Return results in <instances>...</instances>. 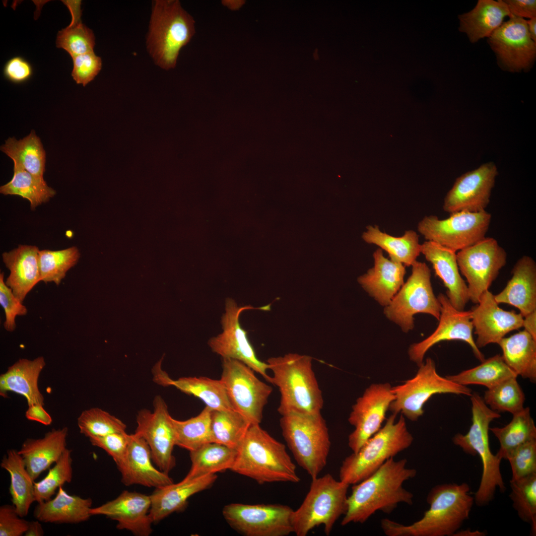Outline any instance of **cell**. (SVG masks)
I'll return each mask as SVG.
<instances>
[{
	"mask_svg": "<svg viewBox=\"0 0 536 536\" xmlns=\"http://www.w3.org/2000/svg\"><path fill=\"white\" fill-rule=\"evenodd\" d=\"M17 512L14 506L4 504L0 507V536H21L24 535L29 521Z\"/></svg>",
	"mask_w": 536,
	"mask_h": 536,
	"instance_id": "55",
	"label": "cell"
},
{
	"mask_svg": "<svg viewBox=\"0 0 536 536\" xmlns=\"http://www.w3.org/2000/svg\"><path fill=\"white\" fill-rule=\"evenodd\" d=\"M411 266L410 276L384 311L388 319L405 333L413 328L415 314H428L438 320L440 315V304L433 291L430 269L425 263L417 261Z\"/></svg>",
	"mask_w": 536,
	"mask_h": 536,
	"instance_id": "11",
	"label": "cell"
},
{
	"mask_svg": "<svg viewBox=\"0 0 536 536\" xmlns=\"http://www.w3.org/2000/svg\"><path fill=\"white\" fill-rule=\"evenodd\" d=\"M470 310L471 321L478 348L490 343H498L509 333L523 327V317L515 311L501 308L489 290Z\"/></svg>",
	"mask_w": 536,
	"mask_h": 536,
	"instance_id": "22",
	"label": "cell"
},
{
	"mask_svg": "<svg viewBox=\"0 0 536 536\" xmlns=\"http://www.w3.org/2000/svg\"><path fill=\"white\" fill-rule=\"evenodd\" d=\"M0 150L13 161L37 179L44 180L46 152L40 138L32 130L19 140L9 137L0 146Z\"/></svg>",
	"mask_w": 536,
	"mask_h": 536,
	"instance_id": "38",
	"label": "cell"
},
{
	"mask_svg": "<svg viewBox=\"0 0 536 536\" xmlns=\"http://www.w3.org/2000/svg\"><path fill=\"white\" fill-rule=\"evenodd\" d=\"M395 396L389 410L392 413H401L409 420L416 421L424 412V404L433 395L453 394L470 396L472 390L466 386L441 376L437 372L435 362L426 359L419 366L414 377L403 384L392 387Z\"/></svg>",
	"mask_w": 536,
	"mask_h": 536,
	"instance_id": "10",
	"label": "cell"
},
{
	"mask_svg": "<svg viewBox=\"0 0 536 536\" xmlns=\"http://www.w3.org/2000/svg\"><path fill=\"white\" fill-rule=\"evenodd\" d=\"M498 174L495 164L489 162L458 177L445 197L444 210L450 214L486 210Z\"/></svg>",
	"mask_w": 536,
	"mask_h": 536,
	"instance_id": "20",
	"label": "cell"
},
{
	"mask_svg": "<svg viewBox=\"0 0 536 536\" xmlns=\"http://www.w3.org/2000/svg\"><path fill=\"white\" fill-rule=\"evenodd\" d=\"M46 365L43 356L33 360L20 358L0 376V395L7 397L8 392L23 396L28 405H44V398L38 387L40 374Z\"/></svg>",
	"mask_w": 536,
	"mask_h": 536,
	"instance_id": "32",
	"label": "cell"
},
{
	"mask_svg": "<svg viewBox=\"0 0 536 536\" xmlns=\"http://www.w3.org/2000/svg\"><path fill=\"white\" fill-rule=\"evenodd\" d=\"M33 69L30 63L21 57H14L9 60L3 68L5 77L15 83H21L30 79Z\"/></svg>",
	"mask_w": 536,
	"mask_h": 536,
	"instance_id": "56",
	"label": "cell"
},
{
	"mask_svg": "<svg viewBox=\"0 0 536 536\" xmlns=\"http://www.w3.org/2000/svg\"><path fill=\"white\" fill-rule=\"evenodd\" d=\"M26 418L39 422L45 425H51L52 418L50 414L44 409L43 405L33 404L28 406L25 412Z\"/></svg>",
	"mask_w": 536,
	"mask_h": 536,
	"instance_id": "58",
	"label": "cell"
},
{
	"mask_svg": "<svg viewBox=\"0 0 536 536\" xmlns=\"http://www.w3.org/2000/svg\"><path fill=\"white\" fill-rule=\"evenodd\" d=\"M130 434L125 432L112 433L102 437L90 438L91 444L104 450L114 461L117 467L123 461L129 442Z\"/></svg>",
	"mask_w": 536,
	"mask_h": 536,
	"instance_id": "54",
	"label": "cell"
},
{
	"mask_svg": "<svg viewBox=\"0 0 536 536\" xmlns=\"http://www.w3.org/2000/svg\"><path fill=\"white\" fill-rule=\"evenodd\" d=\"M395 396L388 383L373 384L352 405L348 422L354 427L348 444L353 453L357 452L381 428L386 412Z\"/></svg>",
	"mask_w": 536,
	"mask_h": 536,
	"instance_id": "18",
	"label": "cell"
},
{
	"mask_svg": "<svg viewBox=\"0 0 536 536\" xmlns=\"http://www.w3.org/2000/svg\"><path fill=\"white\" fill-rule=\"evenodd\" d=\"M72 58L71 75L77 84L85 86L94 79L102 68V60L94 51L76 56Z\"/></svg>",
	"mask_w": 536,
	"mask_h": 536,
	"instance_id": "53",
	"label": "cell"
},
{
	"mask_svg": "<svg viewBox=\"0 0 536 536\" xmlns=\"http://www.w3.org/2000/svg\"><path fill=\"white\" fill-rule=\"evenodd\" d=\"M465 482L443 483L433 487L427 496L429 508L409 525L388 519L381 522L388 536H453L469 517L474 503Z\"/></svg>",
	"mask_w": 536,
	"mask_h": 536,
	"instance_id": "2",
	"label": "cell"
},
{
	"mask_svg": "<svg viewBox=\"0 0 536 536\" xmlns=\"http://www.w3.org/2000/svg\"><path fill=\"white\" fill-rule=\"evenodd\" d=\"M506 16L511 17L508 6L502 0H479L471 11L460 15L459 30L466 33L472 43L489 37L503 23Z\"/></svg>",
	"mask_w": 536,
	"mask_h": 536,
	"instance_id": "34",
	"label": "cell"
},
{
	"mask_svg": "<svg viewBox=\"0 0 536 536\" xmlns=\"http://www.w3.org/2000/svg\"><path fill=\"white\" fill-rule=\"evenodd\" d=\"M349 486L330 473L312 479L302 503L293 510V533L297 536H306L322 525L325 534L330 535L336 522L346 512Z\"/></svg>",
	"mask_w": 536,
	"mask_h": 536,
	"instance_id": "9",
	"label": "cell"
},
{
	"mask_svg": "<svg viewBox=\"0 0 536 536\" xmlns=\"http://www.w3.org/2000/svg\"><path fill=\"white\" fill-rule=\"evenodd\" d=\"M221 2L223 5L231 10H239L245 3V1L243 0H224Z\"/></svg>",
	"mask_w": 536,
	"mask_h": 536,
	"instance_id": "61",
	"label": "cell"
},
{
	"mask_svg": "<svg viewBox=\"0 0 536 536\" xmlns=\"http://www.w3.org/2000/svg\"><path fill=\"white\" fill-rule=\"evenodd\" d=\"M195 23L179 0L153 1L146 47L156 65L166 70L175 67L181 50L195 33Z\"/></svg>",
	"mask_w": 536,
	"mask_h": 536,
	"instance_id": "6",
	"label": "cell"
},
{
	"mask_svg": "<svg viewBox=\"0 0 536 536\" xmlns=\"http://www.w3.org/2000/svg\"><path fill=\"white\" fill-rule=\"evenodd\" d=\"M150 495L125 490L115 499L91 508L93 515H103L116 521L119 530L130 531L137 536H148L152 532L150 517Z\"/></svg>",
	"mask_w": 536,
	"mask_h": 536,
	"instance_id": "23",
	"label": "cell"
},
{
	"mask_svg": "<svg viewBox=\"0 0 536 536\" xmlns=\"http://www.w3.org/2000/svg\"><path fill=\"white\" fill-rule=\"evenodd\" d=\"M512 16L521 18L536 17V1L535 0H505Z\"/></svg>",
	"mask_w": 536,
	"mask_h": 536,
	"instance_id": "57",
	"label": "cell"
},
{
	"mask_svg": "<svg viewBox=\"0 0 536 536\" xmlns=\"http://www.w3.org/2000/svg\"><path fill=\"white\" fill-rule=\"evenodd\" d=\"M510 498L519 518L531 526V534H536V473L518 479H511Z\"/></svg>",
	"mask_w": 536,
	"mask_h": 536,
	"instance_id": "47",
	"label": "cell"
},
{
	"mask_svg": "<svg viewBox=\"0 0 536 536\" xmlns=\"http://www.w3.org/2000/svg\"><path fill=\"white\" fill-rule=\"evenodd\" d=\"M456 255L459 270L467 281L469 300L477 304L506 264L507 253L495 238L485 237Z\"/></svg>",
	"mask_w": 536,
	"mask_h": 536,
	"instance_id": "14",
	"label": "cell"
},
{
	"mask_svg": "<svg viewBox=\"0 0 536 536\" xmlns=\"http://www.w3.org/2000/svg\"><path fill=\"white\" fill-rule=\"evenodd\" d=\"M153 411L140 410L136 416L135 433L148 444L154 463L161 471L169 474L176 465L173 455L175 436L167 405L160 396L153 400Z\"/></svg>",
	"mask_w": 536,
	"mask_h": 536,
	"instance_id": "17",
	"label": "cell"
},
{
	"mask_svg": "<svg viewBox=\"0 0 536 536\" xmlns=\"http://www.w3.org/2000/svg\"><path fill=\"white\" fill-rule=\"evenodd\" d=\"M293 510L280 504L225 505L222 513L228 524L246 536H287L293 533Z\"/></svg>",
	"mask_w": 536,
	"mask_h": 536,
	"instance_id": "15",
	"label": "cell"
},
{
	"mask_svg": "<svg viewBox=\"0 0 536 536\" xmlns=\"http://www.w3.org/2000/svg\"><path fill=\"white\" fill-rule=\"evenodd\" d=\"M523 327L536 339V310L523 317Z\"/></svg>",
	"mask_w": 536,
	"mask_h": 536,
	"instance_id": "59",
	"label": "cell"
},
{
	"mask_svg": "<svg viewBox=\"0 0 536 536\" xmlns=\"http://www.w3.org/2000/svg\"><path fill=\"white\" fill-rule=\"evenodd\" d=\"M528 31L532 39L536 42V17L527 21Z\"/></svg>",
	"mask_w": 536,
	"mask_h": 536,
	"instance_id": "63",
	"label": "cell"
},
{
	"mask_svg": "<svg viewBox=\"0 0 536 536\" xmlns=\"http://www.w3.org/2000/svg\"><path fill=\"white\" fill-rule=\"evenodd\" d=\"M92 504L90 498L70 495L61 486L54 498L38 503L33 515L46 523L78 524L90 519Z\"/></svg>",
	"mask_w": 536,
	"mask_h": 536,
	"instance_id": "33",
	"label": "cell"
},
{
	"mask_svg": "<svg viewBox=\"0 0 536 536\" xmlns=\"http://www.w3.org/2000/svg\"><path fill=\"white\" fill-rule=\"evenodd\" d=\"M150 448L145 440L135 434H130L127 453L117 467L122 482L126 486L134 484L159 488L173 483L167 474L152 465Z\"/></svg>",
	"mask_w": 536,
	"mask_h": 536,
	"instance_id": "24",
	"label": "cell"
},
{
	"mask_svg": "<svg viewBox=\"0 0 536 536\" xmlns=\"http://www.w3.org/2000/svg\"><path fill=\"white\" fill-rule=\"evenodd\" d=\"M0 304L5 314L4 328L8 332H13L16 328V317L26 315L27 309L5 284L3 272L0 274Z\"/></svg>",
	"mask_w": 536,
	"mask_h": 536,
	"instance_id": "52",
	"label": "cell"
},
{
	"mask_svg": "<svg viewBox=\"0 0 536 536\" xmlns=\"http://www.w3.org/2000/svg\"><path fill=\"white\" fill-rule=\"evenodd\" d=\"M362 238L367 243L376 245L387 252L390 259L404 266H411L421 253V244L417 233L408 230L401 237H395L382 232L378 226H368Z\"/></svg>",
	"mask_w": 536,
	"mask_h": 536,
	"instance_id": "37",
	"label": "cell"
},
{
	"mask_svg": "<svg viewBox=\"0 0 536 536\" xmlns=\"http://www.w3.org/2000/svg\"><path fill=\"white\" fill-rule=\"evenodd\" d=\"M161 365V360L153 368V380L155 383L164 387L173 386L184 393L193 395L212 410L234 409L226 389L220 379L189 377L174 380L162 369Z\"/></svg>",
	"mask_w": 536,
	"mask_h": 536,
	"instance_id": "28",
	"label": "cell"
},
{
	"mask_svg": "<svg viewBox=\"0 0 536 536\" xmlns=\"http://www.w3.org/2000/svg\"><path fill=\"white\" fill-rule=\"evenodd\" d=\"M244 363L222 358L223 383L233 408L252 424H260L272 388L260 380Z\"/></svg>",
	"mask_w": 536,
	"mask_h": 536,
	"instance_id": "13",
	"label": "cell"
},
{
	"mask_svg": "<svg viewBox=\"0 0 536 536\" xmlns=\"http://www.w3.org/2000/svg\"><path fill=\"white\" fill-rule=\"evenodd\" d=\"M252 424L234 409L212 410L211 429L213 442L237 449Z\"/></svg>",
	"mask_w": 536,
	"mask_h": 536,
	"instance_id": "45",
	"label": "cell"
},
{
	"mask_svg": "<svg viewBox=\"0 0 536 536\" xmlns=\"http://www.w3.org/2000/svg\"><path fill=\"white\" fill-rule=\"evenodd\" d=\"M41 522L37 520L29 521L28 527L24 536H42L44 535V531Z\"/></svg>",
	"mask_w": 536,
	"mask_h": 536,
	"instance_id": "60",
	"label": "cell"
},
{
	"mask_svg": "<svg viewBox=\"0 0 536 536\" xmlns=\"http://www.w3.org/2000/svg\"><path fill=\"white\" fill-rule=\"evenodd\" d=\"M253 309L255 308L251 306H240L234 299L227 298L225 312L221 320L222 332L210 338L208 344L214 352L222 358L235 359L244 363L270 383L271 376L268 374V363L257 357L246 331L240 324L241 313Z\"/></svg>",
	"mask_w": 536,
	"mask_h": 536,
	"instance_id": "16",
	"label": "cell"
},
{
	"mask_svg": "<svg viewBox=\"0 0 536 536\" xmlns=\"http://www.w3.org/2000/svg\"><path fill=\"white\" fill-rule=\"evenodd\" d=\"M512 277L505 288L494 295L498 303L511 305L525 317L536 310V264L528 256H523L514 265Z\"/></svg>",
	"mask_w": 536,
	"mask_h": 536,
	"instance_id": "29",
	"label": "cell"
},
{
	"mask_svg": "<svg viewBox=\"0 0 536 536\" xmlns=\"http://www.w3.org/2000/svg\"><path fill=\"white\" fill-rule=\"evenodd\" d=\"M237 450L231 470L263 484L297 483L300 477L285 445L276 440L259 424L249 428Z\"/></svg>",
	"mask_w": 536,
	"mask_h": 536,
	"instance_id": "3",
	"label": "cell"
},
{
	"mask_svg": "<svg viewBox=\"0 0 536 536\" xmlns=\"http://www.w3.org/2000/svg\"><path fill=\"white\" fill-rule=\"evenodd\" d=\"M217 477L216 474L191 479L185 477L178 483L155 488L150 495L149 517L152 523H157L172 513L182 510L192 496L210 488Z\"/></svg>",
	"mask_w": 536,
	"mask_h": 536,
	"instance_id": "27",
	"label": "cell"
},
{
	"mask_svg": "<svg viewBox=\"0 0 536 536\" xmlns=\"http://www.w3.org/2000/svg\"><path fill=\"white\" fill-rule=\"evenodd\" d=\"M502 356L517 376L536 382V339L525 330L503 338L498 343Z\"/></svg>",
	"mask_w": 536,
	"mask_h": 536,
	"instance_id": "35",
	"label": "cell"
},
{
	"mask_svg": "<svg viewBox=\"0 0 536 536\" xmlns=\"http://www.w3.org/2000/svg\"><path fill=\"white\" fill-rule=\"evenodd\" d=\"M392 413L383 427L370 437L355 453L342 461L339 480L349 485L365 479L388 460L394 458L411 445L413 438L409 432L404 416L396 421Z\"/></svg>",
	"mask_w": 536,
	"mask_h": 536,
	"instance_id": "7",
	"label": "cell"
},
{
	"mask_svg": "<svg viewBox=\"0 0 536 536\" xmlns=\"http://www.w3.org/2000/svg\"><path fill=\"white\" fill-rule=\"evenodd\" d=\"M504 459L510 465L511 479L536 473V440L527 442L507 453Z\"/></svg>",
	"mask_w": 536,
	"mask_h": 536,
	"instance_id": "51",
	"label": "cell"
},
{
	"mask_svg": "<svg viewBox=\"0 0 536 536\" xmlns=\"http://www.w3.org/2000/svg\"><path fill=\"white\" fill-rule=\"evenodd\" d=\"M421 253L430 262L447 288V297L459 310L469 301L467 284L459 272L456 252L431 241L421 244Z\"/></svg>",
	"mask_w": 536,
	"mask_h": 536,
	"instance_id": "25",
	"label": "cell"
},
{
	"mask_svg": "<svg viewBox=\"0 0 536 536\" xmlns=\"http://www.w3.org/2000/svg\"><path fill=\"white\" fill-rule=\"evenodd\" d=\"M267 363L272 373L270 383L280 394L277 411L281 415L290 412H321L323 397L311 356L290 353L270 357Z\"/></svg>",
	"mask_w": 536,
	"mask_h": 536,
	"instance_id": "4",
	"label": "cell"
},
{
	"mask_svg": "<svg viewBox=\"0 0 536 536\" xmlns=\"http://www.w3.org/2000/svg\"><path fill=\"white\" fill-rule=\"evenodd\" d=\"M517 375L504 360L502 355L496 354L484 359L479 365L452 375L447 378L461 385H479L488 389Z\"/></svg>",
	"mask_w": 536,
	"mask_h": 536,
	"instance_id": "41",
	"label": "cell"
},
{
	"mask_svg": "<svg viewBox=\"0 0 536 536\" xmlns=\"http://www.w3.org/2000/svg\"><path fill=\"white\" fill-rule=\"evenodd\" d=\"M212 409L205 406L196 416L186 420L172 417L175 444L189 452L213 442L211 429Z\"/></svg>",
	"mask_w": 536,
	"mask_h": 536,
	"instance_id": "43",
	"label": "cell"
},
{
	"mask_svg": "<svg viewBox=\"0 0 536 536\" xmlns=\"http://www.w3.org/2000/svg\"><path fill=\"white\" fill-rule=\"evenodd\" d=\"M72 15L70 25L58 32L56 41L58 48L66 51L73 58L94 51L95 37L93 31L84 25L80 19V1H66Z\"/></svg>",
	"mask_w": 536,
	"mask_h": 536,
	"instance_id": "42",
	"label": "cell"
},
{
	"mask_svg": "<svg viewBox=\"0 0 536 536\" xmlns=\"http://www.w3.org/2000/svg\"><path fill=\"white\" fill-rule=\"evenodd\" d=\"M39 251L35 246L19 245L2 254V261L10 271L5 283L22 302L28 293L41 281Z\"/></svg>",
	"mask_w": 536,
	"mask_h": 536,
	"instance_id": "30",
	"label": "cell"
},
{
	"mask_svg": "<svg viewBox=\"0 0 536 536\" xmlns=\"http://www.w3.org/2000/svg\"><path fill=\"white\" fill-rule=\"evenodd\" d=\"M483 399L493 410L513 414L524 408L525 396L517 377H513L488 389Z\"/></svg>",
	"mask_w": 536,
	"mask_h": 536,
	"instance_id": "48",
	"label": "cell"
},
{
	"mask_svg": "<svg viewBox=\"0 0 536 536\" xmlns=\"http://www.w3.org/2000/svg\"><path fill=\"white\" fill-rule=\"evenodd\" d=\"M80 433L90 438L126 432V425L118 418L98 407L83 411L77 420Z\"/></svg>",
	"mask_w": 536,
	"mask_h": 536,
	"instance_id": "50",
	"label": "cell"
},
{
	"mask_svg": "<svg viewBox=\"0 0 536 536\" xmlns=\"http://www.w3.org/2000/svg\"><path fill=\"white\" fill-rule=\"evenodd\" d=\"M67 427L53 429L42 438H27L22 443L18 452L34 481L62 455L67 448Z\"/></svg>",
	"mask_w": 536,
	"mask_h": 536,
	"instance_id": "31",
	"label": "cell"
},
{
	"mask_svg": "<svg viewBox=\"0 0 536 536\" xmlns=\"http://www.w3.org/2000/svg\"><path fill=\"white\" fill-rule=\"evenodd\" d=\"M0 192L4 195H17L27 199L33 209L48 201L56 194V191L44 180L37 179L16 163H14L11 180L0 187Z\"/></svg>",
	"mask_w": 536,
	"mask_h": 536,
	"instance_id": "44",
	"label": "cell"
},
{
	"mask_svg": "<svg viewBox=\"0 0 536 536\" xmlns=\"http://www.w3.org/2000/svg\"><path fill=\"white\" fill-rule=\"evenodd\" d=\"M485 535L486 534L484 532L477 530L472 531L469 530L463 531H460L459 530L453 536H483Z\"/></svg>",
	"mask_w": 536,
	"mask_h": 536,
	"instance_id": "62",
	"label": "cell"
},
{
	"mask_svg": "<svg viewBox=\"0 0 536 536\" xmlns=\"http://www.w3.org/2000/svg\"><path fill=\"white\" fill-rule=\"evenodd\" d=\"M374 266L358 278L363 289L381 305L387 306L404 283V266L388 259L379 248L373 253Z\"/></svg>",
	"mask_w": 536,
	"mask_h": 536,
	"instance_id": "26",
	"label": "cell"
},
{
	"mask_svg": "<svg viewBox=\"0 0 536 536\" xmlns=\"http://www.w3.org/2000/svg\"><path fill=\"white\" fill-rule=\"evenodd\" d=\"M500 443L496 456L501 460L506 454L527 442L536 440V427L529 407L513 414L511 421L502 427H489Z\"/></svg>",
	"mask_w": 536,
	"mask_h": 536,
	"instance_id": "40",
	"label": "cell"
},
{
	"mask_svg": "<svg viewBox=\"0 0 536 536\" xmlns=\"http://www.w3.org/2000/svg\"><path fill=\"white\" fill-rule=\"evenodd\" d=\"M237 450L215 443H207L190 451L191 467L186 478H195L230 469L235 462Z\"/></svg>",
	"mask_w": 536,
	"mask_h": 536,
	"instance_id": "39",
	"label": "cell"
},
{
	"mask_svg": "<svg viewBox=\"0 0 536 536\" xmlns=\"http://www.w3.org/2000/svg\"><path fill=\"white\" fill-rule=\"evenodd\" d=\"M491 219L486 210L453 213L444 219L426 216L418 223L417 230L427 241L456 252L484 238Z\"/></svg>",
	"mask_w": 536,
	"mask_h": 536,
	"instance_id": "12",
	"label": "cell"
},
{
	"mask_svg": "<svg viewBox=\"0 0 536 536\" xmlns=\"http://www.w3.org/2000/svg\"><path fill=\"white\" fill-rule=\"evenodd\" d=\"M282 435L298 465L311 479L319 476L326 467L331 440L321 412H290L281 415Z\"/></svg>",
	"mask_w": 536,
	"mask_h": 536,
	"instance_id": "8",
	"label": "cell"
},
{
	"mask_svg": "<svg viewBox=\"0 0 536 536\" xmlns=\"http://www.w3.org/2000/svg\"><path fill=\"white\" fill-rule=\"evenodd\" d=\"M407 463L406 459L391 458L369 476L353 484L341 525L363 524L377 511L390 514L400 503L412 505L413 495L403 484L416 476V470L407 468Z\"/></svg>",
	"mask_w": 536,
	"mask_h": 536,
	"instance_id": "1",
	"label": "cell"
},
{
	"mask_svg": "<svg viewBox=\"0 0 536 536\" xmlns=\"http://www.w3.org/2000/svg\"><path fill=\"white\" fill-rule=\"evenodd\" d=\"M71 452V450L67 448L45 477L34 482L35 502L40 503L51 499L58 489L71 481L73 473Z\"/></svg>",
	"mask_w": 536,
	"mask_h": 536,
	"instance_id": "49",
	"label": "cell"
},
{
	"mask_svg": "<svg viewBox=\"0 0 536 536\" xmlns=\"http://www.w3.org/2000/svg\"><path fill=\"white\" fill-rule=\"evenodd\" d=\"M1 468L10 475L9 493L12 504L22 517L26 516L35 501L34 482L27 470L23 459L15 449L7 450L0 462Z\"/></svg>",
	"mask_w": 536,
	"mask_h": 536,
	"instance_id": "36",
	"label": "cell"
},
{
	"mask_svg": "<svg viewBox=\"0 0 536 536\" xmlns=\"http://www.w3.org/2000/svg\"><path fill=\"white\" fill-rule=\"evenodd\" d=\"M488 42L499 62L509 71L530 67L536 55V42L530 35L527 21L512 16L488 37Z\"/></svg>",
	"mask_w": 536,
	"mask_h": 536,
	"instance_id": "21",
	"label": "cell"
},
{
	"mask_svg": "<svg viewBox=\"0 0 536 536\" xmlns=\"http://www.w3.org/2000/svg\"><path fill=\"white\" fill-rule=\"evenodd\" d=\"M79 257V250L75 246L58 251L40 250L38 261L41 281L54 282L58 286Z\"/></svg>",
	"mask_w": 536,
	"mask_h": 536,
	"instance_id": "46",
	"label": "cell"
},
{
	"mask_svg": "<svg viewBox=\"0 0 536 536\" xmlns=\"http://www.w3.org/2000/svg\"><path fill=\"white\" fill-rule=\"evenodd\" d=\"M437 298L440 304L438 327L426 338L410 346L408 352L410 359L419 367L423 363L426 352L433 345L442 341L459 340L467 343L475 357L482 362L485 359L484 355L476 346L472 335L473 327L470 310H457L443 294L440 293Z\"/></svg>",
	"mask_w": 536,
	"mask_h": 536,
	"instance_id": "19",
	"label": "cell"
},
{
	"mask_svg": "<svg viewBox=\"0 0 536 536\" xmlns=\"http://www.w3.org/2000/svg\"><path fill=\"white\" fill-rule=\"evenodd\" d=\"M470 397L471 424L466 434L458 433L452 440L454 444L466 454L477 455L481 460L482 475L473 498L478 506H484L493 500L497 488L501 492L506 490L500 471L501 460L491 452L488 436L490 423L501 415L489 407L477 393H472Z\"/></svg>",
	"mask_w": 536,
	"mask_h": 536,
	"instance_id": "5",
	"label": "cell"
}]
</instances>
